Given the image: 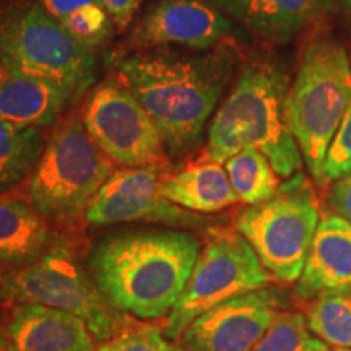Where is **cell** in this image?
Wrapping results in <instances>:
<instances>
[{
    "label": "cell",
    "mask_w": 351,
    "mask_h": 351,
    "mask_svg": "<svg viewBox=\"0 0 351 351\" xmlns=\"http://www.w3.org/2000/svg\"><path fill=\"white\" fill-rule=\"evenodd\" d=\"M351 173V98L345 109L343 119L328 148L324 163V182L339 181Z\"/></svg>",
    "instance_id": "obj_26"
},
{
    "label": "cell",
    "mask_w": 351,
    "mask_h": 351,
    "mask_svg": "<svg viewBox=\"0 0 351 351\" xmlns=\"http://www.w3.org/2000/svg\"><path fill=\"white\" fill-rule=\"evenodd\" d=\"M350 98L351 64L345 47L332 39L309 44L285 96L283 116L319 184L324 182V163Z\"/></svg>",
    "instance_id": "obj_4"
},
{
    "label": "cell",
    "mask_w": 351,
    "mask_h": 351,
    "mask_svg": "<svg viewBox=\"0 0 351 351\" xmlns=\"http://www.w3.org/2000/svg\"><path fill=\"white\" fill-rule=\"evenodd\" d=\"M5 73H7V65H5V60H3L2 52H0V83H2L3 78H5Z\"/></svg>",
    "instance_id": "obj_30"
},
{
    "label": "cell",
    "mask_w": 351,
    "mask_h": 351,
    "mask_svg": "<svg viewBox=\"0 0 351 351\" xmlns=\"http://www.w3.org/2000/svg\"><path fill=\"white\" fill-rule=\"evenodd\" d=\"M327 291H351V223L337 213L320 218L296 288L302 300Z\"/></svg>",
    "instance_id": "obj_15"
},
{
    "label": "cell",
    "mask_w": 351,
    "mask_h": 351,
    "mask_svg": "<svg viewBox=\"0 0 351 351\" xmlns=\"http://www.w3.org/2000/svg\"><path fill=\"white\" fill-rule=\"evenodd\" d=\"M80 117L90 137L112 163L143 168L163 160L165 143L156 125L116 78L99 83L91 91Z\"/></svg>",
    "instance_id": "obj_10"
},
{
    "label": "cell",
    "mask_w": 351,
    "mask_h": 351,
    "mask_svg": "<svg viewBox=\"0 0 351 351\" xmlns=\"http://www.w3.org/2000/svg\"><path fill=\"white\" fill-rule=\"evenodd\" d=\"M269 41H287L327 12L330 0H208Z\"/></svg>",
    "instance_id": "obj_17"
},
{
    "label": "cell",
    "mask_w": 351,
    "mask_h": 351,
    "mask_svg": "<svg viewBox=\"0 0 351 351\" xmlns=\"http://www.w3.org/2000/svg\"><path fill=\"white\" fill-rule=\"evenodd\" d=\"M232 33L225 13L204 0H163L152 8L132 33L137 47L184 46L208 49Z\"/></svg>",
    "instance_id": "obj_13"
},
{
    "label": "cell",
    "mask_w": 351,
    "mask_h": 351,
    "mask_svg": "<svg viewBox=\"0 0 351 351\" xmlns=\"http://www.w3.org/2000/svg\"><path fill=\"white\" fill-rule=\"evenodd\" d=\"M288 88V75L278 65H247L208 127V160L223 165L244 148H256L280 178L296 174L302 156L283 116Z\"/></svg>",
    "instance_id": "obj_3"
},
{
    "label": "cell",
    "mask_w": 351,
    "mask_h": 351,
    "mask_svg": "<svg viewBox=\"0 0 351 351\" xmlns=\"http://www.w3.org/2000/svg\"><path fill=\"white\" fill-rule=\"evenodd\" d=\"M12 351H96L80 317L43 304H15L3 322Z\"/></svg>",
    "instance_id": "obj_14"
},
{
    "label": "cell",
    "mask_w": 351,
    "mask_h": 351,
    "mask_svg": "<svg viewBox=\"0 0 351 351\" xmlns=\"http://www.w3.org/2000/svg\"><path fill=\"white\" fill-rule=\"evenodd\" d=\"M341 2H343V5L351 12V0H341Z\"/></svg>",
    "instance_id": "obj_31"
},
{
    "label": "cell",
    "mask_w": 351,
    "mask_h": 351,
    "mask_svg": "<svg viewBox=\"0 0 351 351\" xmlns=\"http://www.w3.org/2000/svg\"><path fill=\"white\" fill-rule=\"evenodd\" d=\"M59 239L32 205L0 194V267L28 265Z\"/></svg>",
    "instance_id": "obj_18"
},
{
    "label": "cell",
    "mask_w": 351,
    "mask_h": 351,
    "mask_svg": "<svg viewBox=\"0 0 351 351\" xmlns=\"http://www.w3.org/2000/svg\"><path fill=\"white\" fill-rule=\"evenodd\" d=\"M200 256L194 232L178 228H124L99 236L86 269L103 296L125 315H169Z\"/></svg>",
    "instance_id": "obj_1"
},
{
    "label": "cell",
    "mask_w": 351,
    "mask_h": 351,
    "mask_svg": "<svg viewBox=\"0 0 351 351\" xmlns=\"http://www.w3.org/2000/svg\"><path fill=\"white\" fill-rule=\"evenodd\" d=\"M0 301L5 304H43L80 317L95 340L104 341L127 327L117 311L60 238L38 261L23 267H0Z\"/></svg>",
    "instance_id": "obj_5"
},
{
    "label": "cell",
    "mask_w": 351,
    "mask_h": 351,
    "mask_svg": "<svg viewBox=\"0 0 351 351\" xmlns=\"http://www.w3.org/2000/svg\"><path fill=\"white\" fill-rule=\"evenodd\" d=\"M176 348L165 337L163 328L150 326L125 327L112 339L99 341L96 351H174Z\"/></svg>",
    "instance_id": "obj_25"
},
{
    "label": "cell",
    "mask_w": 351,
    "mask_h": 351,
    "mask_svg": "<svg viewBox=\"0 0 351 351\" xmlns=\"http://www.w3.org/2000/svg\"><path fill=\"white\" fill-rule=\"evenodd\" d=\"M252 351H328V346L311 332L306 315L282 313Z\"/></svg>",
    "instance_id": "obj_24"
},
{
    "label": "cell",
    "mask_w": 351,
    "mask_h": 351,
    "mask_svg": "<svg viewBox=\"0 0 351 351\" xmlns=\"http://www.w3.org/2000/svg\"><path fill=\"white\" fill-rule=\"evenodd\" d=\"M315 337L339 350L351 348V301L346 293L327 291L317 296L306 315Z\"/></svg>",
    "instance_id": "obj_23"
},
{
    "label": "cell",
    "mask_w": 351,
    "mask_h": 351,
    "mask_svg": "<svg viewBox=\"0 0 351 351\" xmlns=\"http://www.w3.org/2000/svg\"><path fill=\"white\" fill-rule=\"evenodd\" d=\"M350 301H351V298H350Z\"/></svg>",
    "instance_id": "obj_34"
},
{
    "label": "cell",
    "mask_w": 351,
    "mask_h": 351,
    "mask_svg": "<svg viewBox=\"0 0 351 351\" xmlns=\"http://www.w3.org/2000/svg\"><path fill=\"white\" fill-rule=\"evenodd\" d=\"M231 72L228 54L138 52L116 64V80L148 112L171 156L199 145Z\"/></svg>",
    "instance_id": "obj_2"
},
{
    "label": "cell",
    "mask_w": 351,
    "mask_h": 351,
    "mask_svg": "<svg viewBox=\"0 0 351 351\" xmlns=\"http://www.w3.org/2000/svg\"><path fill=\"white\" fill-rule=\"evenodd\" d=\"M112 173V161L90 137L82 117L70 116L52 130L29 176V205L44 218L75 217Z\"/></svg>",
    "instance_id": "obj_6"
},
{
    "label": "cell",
    "mask_w": 351,
    "mask_h": 351,
    "mask_svg": "<svg viewBox=\"0 0 351 351\" xmlns=\"http://www.w3.org/2000/svg\"><path fill=\"white\" fill-rule=\"evenodd\" d=\"M39 5L91 49L96 51L112 36V20L101 0H39Z\"/></svg>",
    "instance_id": "obj_21"
},
{
    "label": "cell",
    "mask_w": 351,
    "mask_h": 351,
    "mask_svg": "<svg viewBox=\"0 0 351 351\" xmlns=\"http://www.w3.org/2000/svg\"><path fill=\"white\" fill-rule=\"evenodd\" d=\"M101 2L111 16L112 23L119 28H125L134 20L143 0H101Z\"/></svg>",
    "instance_id": "obj_28"
},
{
    "label": "cell",
    "mask_w": 351,
    "mask_h": 351,
    "mask_svg": "<svg viewBox=\"0 0 351 351\" xmlns=\"http://www.w3.org/2000/svg\"><path fill=\"white\" fill-rule=\"evenodd\" d=\"M44 147L43 129L0 119V194L33 174Z\"/></svg>",
    "instance_id": "obj_20"
},
{
    "label": "cell",
    "mask_w": 351,
    "mask_h": 351,
    "mask_svg": "<svg viewBox=\"0 0 351 351\" xmlns=\"http://www.w3.org/2000/svg\"><path fill=\"white\" fill-rule=\"evenodd\" d=\"M287 298L261 288L223 301L191 322L181 335L186 351H252L283 313Z\"/></svg>",
    "instance_id": "obj_12"
},
{
    "label": "cell",
    "mask_w": 351,
    "mask_h": 351,
    "mask_svg": "<svg viewBox=\"0 0 351 351\" xmlns=\"http://www.w3.org/2000/svg\"><path fill=\"white\" fill-rule=\"evenodd\" d=\"M328 202L337 215L351 223V173L333 182L328 194Z\"/></svg>",
    "instance_id": "obj_27"
},
{
    "label": "cell",
    "mask_w": 351,
    "mask_h": 351,
    "mask_svg": "<svg viewBox=\"0 0 351 351\" xmlns=\"http://www.w3.org/2000/svg\"><path fill=\"white\" fill-rule=\"evenodd\" d=\"M232 191L238 200L247 205H257L271 199L280 187L276 174L269 158L256 148H244L223 163Z\"/></svg>",
    "instance_id": "obj_22"
},
{
    "label": "cell",
    "mask_w": 351,
    "mask_h": 351,
    "mask_svg": "<svg viewBox=\"0 0 351 351\" xmlns=\"http://www.w3.org/2000/svg\"><path fill=\"white\" fill-rule=\"evenodd\" d=\"M319 223L317 197L306 176L298 173L280 184L271 199L241 212L236 230L274 278L295 283L304 270Z\"/></svg>",
    "instance_id": "obj_7"
},
{
    "label": "cell",
    "mask_w": 351,
    "mask_h": 351,
    "mask_svg": "<svg viewBox=\"0 0 351 351\" xmlns=\"http://www.w3.org/2000/svg\"><path fill=\"white\" fill-rule=\"evenodd\" d=\"M5 65V78L0 83V119L44 129L54 125L77 99L59 83Z\"/></svg>",
    "instance_id": "obj_16"
},
{
    "label": "cell",
    "mask_w": 351,
    "mask_h": 351,
    "mask_svg": "<svg viewBox=\"0 0 351 351\" xmlns=\"http://www.w3.org/2000/svg\"><path fill=\"white\" fill-rule=\"evenodd\" d=\"M0 351H12L10 343H8V339L5 335V328H3V324H0Z\"/></svg>",
    "instance_id": "obj_29"
},
{
    "label": "cell",
    "mask_w": 351,
    "mask_h": 351,
    "mask_svg": "<svg viewBox=\"0 0 351 351\" xmlns=\"http://www.w3.org/2000/svg\"><path fill=\"white\" fill-rule=\"evenodd\" d=\"M160 191L169 202L194 213H215L238 202L225 166L207 156L161 178Z\"/></svg>",
    "instance_id": "obj_19"
},
{
    "label": "cell",
    "mask_w": 351,
    "mask_h": 351,
    "mask_svg": "<svg viewBox=\"0 0 351 351\" xmlns=\"http://www.w3.org/2000/svg\"><path fill=\"white\" fill-rule=\"evenodd\" d=\"M156 166L114 171L85 210L93 226L147 221L178 230L202 226L205 218L169 202L160 191Z\"/></svg>",
    "instance_id": "obj_11"
},
{
    "label": "cell",
    "mask_w": 351,
    "mask_h": 351,
    "mask_svg": "<svg viewBox=\"0 0 351 351\" xmlns=\"http://www.w3.org/2000/svg\"><path fill=\"white\" fill-rule=\"evenodd\" d=\"M0 52L13 67L52 80L78 99L93 86L98 59L38 3L8 15L0 26Z\"/></svg>",
    "instance_id": "obj_8"
},
{
    "label": "cell",
    "mask_w": 351,
    "mask_h": 351,
    "mask_svg": "<svg viewBox=\"0 0 351 351\" xmlns=\"http://www.w3.org/2000/svg\"><path fill=\"white\" fill-rule=\"evenodd\" d=\"M339 351H351V348H345V350H339Z\"/></svg>",
    "instance_id": "obj_33"
},
{
    "label": "cell",
    "mask_w": 351,
    "mask_h": 351,
    "mask_svg": "<svg viewBox=\"0 0 351 351\" xmlns=\"http://www.w3.org/2000/svg\"><path fill=\"white\" fill-rule=\"evenodd\" d=\"M270 280V271L238 230H210L191 278L166 319L165 337L169 341L181 339L192 320L205 311L234 296L265 288Z\"/></svg>",
    "instance_id": "obj_9"
},
{
    "label": "cell",
    "mask_w": 351,
    "mask_h": 351,
    "mask_svg": "<svg viewBox=\"0 0 351 351\" xmlns=\"http://www.w3.org/2000/svg\"><path fill=\"white\" fill-rule=\"evenodd\" d=\"M174 351H186V350H184V348H176Z\"/></svg>",
    "instance_id": "obj_32"
}]
</instances>
